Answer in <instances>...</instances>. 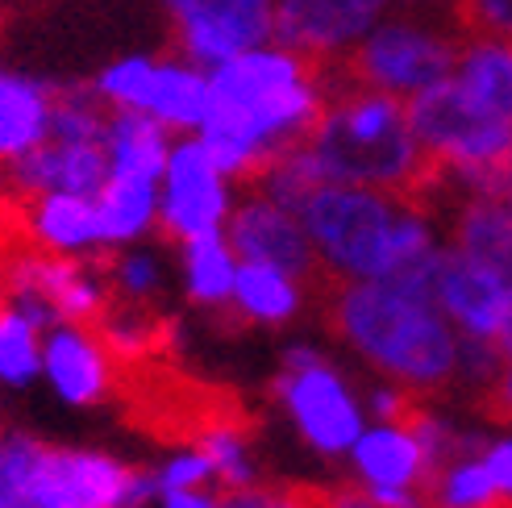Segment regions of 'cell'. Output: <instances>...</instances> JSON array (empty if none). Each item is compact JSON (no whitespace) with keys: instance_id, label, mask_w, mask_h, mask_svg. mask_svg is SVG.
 <instances>
[{"instance_id":"6da1fadb","label":"cell","mask_w":512,"mask_h":508,"mask_svg":"<svg viewBox=\"0 0 512 508\" xmlns=\"http://www.w3.org/2000/svg\"><path fill=\"white\" fill-rule=\"evenodd\" d=\"M325 184H358L400 196L425 217L454 192L446 167L417 142L408 100L379 88H334L309 134Z\"/></svg>"},{"instance_id":"7a4b0ae2","label":"cell","mask_w":512,"mask_h":508,"mask_svg":"<svg viewBox=\"0 0 512 508\" xmlns=\"http://www.w3.org/2000/svg\"><path fill=\"white\" fill-rule=\"evenodd\" d=\"M317 313L329 334L367 354L396 384L442 392L458 379V338L442 321L438 300L408 292L392 279L338 275L317 296Z\"/></svg>"},{"instance_id":"3957f363","label":"cell","mask_w":512,"mask_h":508,"mask_svg":"<svg viewBox=\"0 0 512 508\" xmlns=\"http://www.w3.org/2000/svg\"><path fill=\"white\" fill-rule=\"evenodd\" d=\"M321 259L346 279H388L433 250L425 213L358 184H321L300 209Z\"/></svg>"},{"instance_id":"277c9868","label":"cell","mask_w":512,"mask_h":508,"mask_svg":"<svg viewBox=\"0 0 512 508\" xmlns=\"http://www.w3.org/2000/svg\"><path fill=\"white\" fill-rule=\"evenodd\" d=\"M408 125L417 142L446 167L454 192H504L512 171V121L479 105L463 80L446 75L425 92L408 96Z\"/></svg>"},{"instance_id":"5b68a950","label":"cell","mask_w":512,"mask_h":508,"mask_svg":"<svg viewBox=\"0 0 512 508\" xmlns=\"http://www.w3.org/2000/svg\"><path fill=\"white\" fill-rule=\"evenodd\" d=\"M25 496L30 508H146L159 496V475L121 463L105 450L50 446L30 434Z\"/></svg>"},{"instance_id":"8992f818","label":"cell","mask_w":512,"mask_h":508,"mask_svg":"<svg viewBox=\"0 0 512 508\" xmlns=\"http://www.w3.org/2000/svg\"><path fill=\"white\" fill-rule=\"evenodd\" d=\"M458 67V46L413 21H379L346 55L321 63L325 92L334 88H379L400 100L425 92Z\"/></svg>"},{"instance_id":"52a82bcc","label":"cell","mask_w":512,"mask_h":508,"mask_svg":"<svg viewBox=\"0 0 512 508\" xmlns=\"http://www.w3.org/2000/svg\"><path fill=\"white\" fill-rule=\"evenodd\" d=\"M229 246L250 263H271L279 271H288L309 300H317L338 279V271L317 254L304 221L288 209H279L267 196L246 192V200L229 217Z\"/></svg>"},{"instance_id":"ba28073f","label":"cell","mask_w":512,"mask_h":508,"mask_svg":"<svg viewBox=\"0 0 512 508\" xmlns=\"http://www.w3.org/2000/svg\"><path fill=\"white\" fill-rule=\"evenodd\" d=\"M275 396L288 404L300 434L317 450L338 454L358 442V409H354L350 392L342 388V379L325 367L321 354L304 350V346L288 350L284 371L275 379Z\"/></svg>"},{"instance_id":"9c48e42d","label":"cell","mask_w":512,"mask_h":508,"mask_svg":"<svg viewBox=\"0 0 512 508\" xmlns=\"http://www.w3.org/2000/svg\"><path fill=\"white\" fill-rule=\"evenodd\" d=\"M225 175L204 150V142H179L167 155L163 196H159V234L171 246H184L192 238L217 234L225 221Z\"/></svg>"},{"instance_id":"30bf717a","label":"cell","mask_w":512,"mask_h":508,"mask_svg":"<svg viewBox=\"0 0 512 508\" xmlns=\"http://www.w3.org/2000/svg\"><path fill=\"white\" fill-rule=\"evenodd\" d=\"M179 50L192 63H225L271 38L275 0H163Z\"/></svg>"},{"instance_id":"8fae6325","label":"cell","mask_w":512,"mask_h":508,"mask_svg":"<svg viewBox=\"0 0 512 508\" xmlns=\"http://www.w3.org/2000/svg\"><path fill=\"white\" fill-rule=\"evenodd\" d=\"M383 9L388 0H275L271 38L304 59L329 63L367 38Z\"/></svg>"},{"instance_id":"7c38bea8","label":"cell","mask_w":512,"mask_h":508,"mask_svg":"<svg viewBox=\"0 0 512 508\" xmlns=\"http://www.w3.org/2000/svg\"><path fill=\"white\" fill-rule=\"evenodd\" d=\"M42 379L67 404H100L121 388V367L92 325L55 321L42 338Z\"/></svg>"},{"instance_id":"4fadbf2b","label":"cell","mask_w":512,"mask_h":508,"mask_svg":"<svg viewBox=\"0 0 512 508\" xmlns=\"http://www.w3.org/2000/svg\"><path fill=\"white\" fill-rule=\"evenodd\" d=\"M438 304L467 329V338H488L496 342V329L508 313L512 284L492 267H483L454 246L438 254Z\"/></svg>"},{"instance_id":"5bb4252c","label":"cell","mask_w":512,"mask_h":508,"mask_svg":"<svg viewBox=\"0 0 512 508\" xmlns=\"http://www.w3.org/2000/svg\"><path fill=\"white\" fill-rule=\"evenodd\" d=\"M450 242L458 254L492 267L512 284V213L504 205V196L488 192H467L454 205L450 217Z\"/></svg>"},{"instance_id":"9a60e30c","label":"cell","mask_w":512,"mask_h":508,"mask_svg":"<svg viewBox=\"0 0 512 508\" xmlns=\"http://www.w3.org/2000/svg\"><path fill=\"white\" fill-rule=\"evenodd\" d=\"M213 105V84L188 63H155L142 92V113L163 121L167 130H200Z\"/></svg>"},{"instance_id":"2e32d148","label":"cell","mask_w":512,"mask_h":508,"mask_svg":"<svg viewBox=\"0 0 512 508\" xmlns=\"http://www.w3.org/2000/svg\"><path fill=\"white\" fill-rule=\"evenodd\" d=\"M50 105L55 88L25 75H0V163L21 159L25 150L50 138Z\"/></svg>"},{"instance_id":"e0dca14e","label":"cell","mask_w":512,"mask_h":508,"mask_svg":"<svg viewBox=\"0 0 512 508\" xmlns=\"http://www.w3.org/2000/svg\"><path fill=\"white\" fill-rule=\"evenodd\" d=\"M100 225L109 246H130L159 221V180L134 171H109L105 188L96 192Z\"/></svg>"},{"instance_id":"ac0fdd59","label":"cell","mask_w":512,"mask_h":508,"mask_svg":"<svg viewBox=\"0 0 512 508\" xmlns=\"http://www.w3.org/2000/svg\"><path fill=\"white\" fill-rule=\"evenodd\" d=\"M109 171H134V175H150V180H163L167 171V125L155 121L142 109H113L109 117Z\"/></svg>"},{"instance_id":"d6986e66","label":"cell","mask_w":512,"mask_h":508,"mask_svg":"<svg viewBox=\"0 0 512 508\" xmlns=\"http://www.w3.org/2000/svg\"><path fill=\"white\" fill-rule=\"evenodd\" d=\"M458 80L479 105L512 121V42L479 38L458 50Z\"/></svg>"},{"instance_id":"ffe728a7","label":"cell","mask_w":512,"mask_h":508,"mask_svg":"<svg viewBox=\"0 0 512 508\" xmlns=\"http://www.w3.org/2000/svg\"><path fill=\"white\" fill-rule=\"evenodd\" d=\"M354 463L367 475V484L379 488H413L421 479V446L408 438L404 429H375V434L358 438Z\"/></svg>"},{"instance_id":"44dd1931","label":"cell","mask_w":512,"mask_h":508,"mask_svg":"<svg viewBox=\"0 0 512 508\" xmlns=\"http://www.w3.org/2000/svg\"><path fill=\"white\" fill-rule=\"evenodd\" d=\"M234 300L238 309L246 313V321H292L296 304H300V284L279 271L271 263H242V271L234 275Z\"/></svg>"},{"instance_id":"7402d4cb","label":"cell","mask_w":512,"mask_h":508,"mask_svg":"<svg viewBox=\"0 0 512 508\" xmlns=\"http://www.w3.org/2000/svg\"><path fill=\"white\" fill-rule=\"evenodd\" d=\"M234 246L221 234H204L184 242V279L188 296L204 309H221L234 300Z\"/></svg>"},{"instance_id":"603a6c76","label":"cell","mask_w":512,"mask_h":508,"mask_svg":"<svg viewBox=\"0 0 512 508\" xmlns=\"http://www.w3.org/2000/svg\"><path fill=\"white\" fill-rule=\"evenodd\" d=\"M42 338L46 329L21 309H13V304L0 309V384L5 388L34 384L42 375Z\"/></svg>"},{"instance_id":"cb8c5ba5","label":"cell","mask_w":512,"mask_h":508,"mask_svg":"<svg viewBox=\"0 0 512 508\" xmlns=\"http://www.w3.org/2000/svg\"><path fill=\"white\" fill-rule=\"evenodd\" d=\"M100 271L109 279V292L117 300H138V304H155L159 296V263L146 250H100Z\"/></svg>"},{"instance_id":"d4e9b609","label":"cell","mask_w":512,"mask_h":508,"mask_svg":"<svg viewBox=\"0 0 512 508\" xmlns=\"http://www.w3.org/2000/svg\"><path fill=\"white\" fill-rule=\"evenodd\" d=\"M221 508H325V484L284 479V484H246L221 492Z\"/></svg>"},{"instance_id":"484cf974","label":"cell","mask_w":512,"mask_h":508,"mask_svg":"<svg viewBox=\"0 0 512 508\" xmlns=\"http://www.w3.org/2000/svg\"><path fill=\"white\" fill-rule=\"evenodd\" d=\"M150 67H155V59H121L96 80V92L105 96L113 109H138L146 80H150Z\"/></svg>"},{"instance_id":"4316f807","label":"cell","mask_w":512,"mask_h":508,"mask_svg":"<svg viewBox=\"0 0 512 508\" xmlns=\"http://www.w3.org/2000/svg\"><path fill=\"white\" fill-rule=\"evenodd\" d=\"M454 17L479 38L512 42V0H454Z\"/></svg>"},{"instance_id":"83f0119b","label":"cell","mask_w":512,"mask_h":508,"mask_svg":"<svg viewBox=\"0 0 512 508\" xmlns=\"http://www.w3.org/2000/svg\"><path fill=\"white\" fill-rule=\"evenodd\" d=\"M155 475H159V496L179 492V488H204L213 479V463L204 459L200 450H184V454H175L171 463H163Z\"/></svg>"},{"instance_id":"f1b7e54d","label":"cell","mask_w":512,"mask_h":508,"mask_svg":"<svg viewBox=\"0 0 512 508\" xmlns=\"http://www.w3.org/2000/svg\"><path fill=\"white\" fill-rule=\"evenodd\" d=\"M475 409L496 425H512V363H504L488 384L475 388Z\"/></svg>"},{"instance_id":"f546056e","label":"cell","mask_w":512,"mask_h":508,"mask_svg":"<svg viewBox=\"0 0 512 508\" xmlns=\"http://www.w3.org/2000/svg\"><path fill=\"white\" fill-rule=\"evenodd\" d=\"M325 508H375V500L367 496L363 484H354V479H342V484H329V488H325Z\"/></svg>"},{"instance_id":"4dcf8cb0","label":"cell","mask_w":512,"mask_h":508,"mask_svg":"<svg viewBox=\"0 0 512 508\" xmlns=\"http://www.w3.org/2000/svg\"><path fill=\"white\" fill-rule=\"evenodd\" d=\"M483 463H488V471H492V479H496V488H500V492H512V442L492 446Z\"/></svg>"},{"instance_id":"1f68e13d","label":"cell","mask_w":512,"mask_h":508,"mask_svg":"<svg viewBox=\"0 0 512 508\" xmlns=\"http://www.w3.org/2000/svg\"><path fill=\"white\" fill-rule=\"evenodd\" d=\"M159 500H163V508H221V500L204 496L200 488H179V492H163Z\"/></svg>"},{"instance_id":"d6a6232c","label":"cell","mask_w":512,"mask_h":508,"mask_svg":"<svg viewBox=\"0 0 512 508\" xmlns=\"http://www.w3.org/2000/svg\"><path fill=\"white\" fill-rule=\"evenodd\" d=\"M0 508H30L25 492H21V488H13L5 475H0Z\"/></svg>"},{"instance_id":"836d02e7","label":"cell","mask_w":512,"mask_h":508,"mask_svg":"<svg viewBox=\"0 0 512 508\" xmlns=\"http://www.w3.org/2000/svg\"><path fill=\"white\" fill-rule=\"evenodd\" d=\"M496 346H500V354L512 363V300H508V313H504V321H500V329H496Z\"/></svg>"},{"instance_id":"e575fe53","label":"cell","mask_w":512,"mask_h":508,"mask_svg":"<svg viewBox=\"0 0 512 508\" xmlns=\"http://www.w3.org/2000/svg\"><path fill=\"white\" fill-rule=\"evenodd\" d=\"M500 196H504V205H508V213H512V171H508V180H504V192H500Z\"/></svg>"},{"instance_id":"d590c367","label":"cell","mask_w":512,"mask_h":508,"mask_svg":"<svg viewBox=\"0 0 512 508\" xmlns=\"http://www.w3.org/2000/svg\"><path fill=\"white\" fill-rule=\"evenodd\" d=\"M5 304H9V296H5V284H0V309H5Z\"/></svg>"},{"instance_id":"8d00e7d4","label":"cell","mask_w":512,"mask_h":508,"mask_svg":"<svg viewBox=\"0 0 512 508\" xmlns=\"http://www.w3.org/2000/svg\"><path fill=\"white\" fill-rule=\"evenodd\" d=\"M0 25H5V17H0Z\"/></svg>"},{"instance_id":"74e56055","label":"cell","mask_w":512,"mask_h":508,"mask_svg":"<svg viewBox=\"0 0 512 508\" xmlns=\"http://www.w3.org/2000/svg\"><path fill=\"white\" fill-rule=\"evenodd\" d=\"M0 75H5V71H0Z\"/></svg>"}]
</instances>
